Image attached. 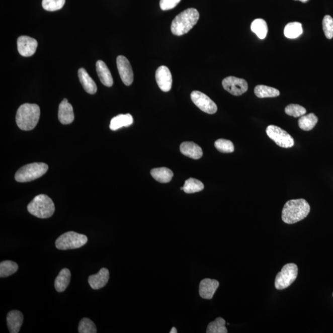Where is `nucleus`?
Masks as SVG:
<instances>
[{"label":"nucleus","mask_w":333,"mask_h":333,"mask_svg":"<svg viewBox=\"0 0 333 333\" xmlns=\"http://www.w3.org/2000/svg\"><path fill=\"white\" fill-rule=\"evenodd\" d=\"M155 80L158 86L163 92L170 91L173 86V77L170 70L165 65L160 66L155 72Z\"/></svg>","instance_id":"f8f14e48"},{"label":"nucleus","mask_w":333,"mask_h":333,"mask_svg":"<svg viewBox=\"0 0 333 333\" xmlns=\"http://www.w3.org/2000/svg\"><path fill=\"white\" fill-rule=\"evenodd\" d=\"M97 72L100 80L104 86L111 87L113 86V78L107 65L102 60H99L96 64Z\"/></svg>","instance_id":"6ab92c4d"},{"label":"nucleus","mask_w":333,"mask_h":333,"mask_svg":"<svg viewBox=\"0 0 333 333\" xmlns=\"http://www.w3.org/2000/svg\"><path fill=\"white\" fill-rule=\"evenodd\" d=\"M117 69L123 83L126 86H130L133 81V72L132 66L126 57L119 56L117 58Z\"/></svg>","instance_id":"9b49d317"},{"label":"nucleus","mask_w":333,"mask_h":333,"mask_svg":"<svg viewBox=\"0 0 333 333\" xmlns=\"http://www.w3.org/2000/svg\"><path fill=\"white\" fill-rule=\"evenodd\" d=\"M222 86L226 91L234 96H240L248 90V84L244 79L233 76L226 77L222 81Z\"/></svg>","instance_id":"9d476101"},{"label":"nucleus","mask_w":333,"mask_h":333,"mask_svg":"<svg viewBox=\"0 0 333 333\" xmlns=\"http://www.w3.org/2000/svg\"><path fill=\"white\" fill-rule=\"evenodd\" d=\"M285 113L288 116L294 117H300L305 115L306 113V109L302 106L296 105V104H290L285 108Z\"/></svg>","instance_id":"473e14b6"},{"label":"nucleus","mask_w":333,"mask_h":333,"mask_svg":"<svg viewBox=\"0 0 333 333\" xmlns=\"http://www.w3.org/2000/svg\"><path fill=\"white\" fill-rule=\"evenodd\" d=\"M302 32V24L298 22H293L286 26L284 34L288 39H294L299 37Z\"/></svg>","instance_id":"bb28decb"},{"label":"nucleus","mask_w":333,"mask_h":333,"mask_svg":"<svg viewBox=\"0 0 333 333\" xmlns=\"http://www.w3.org/2000/svg\"><path fill=\"white\" fill-rule=\"evenodd\" d=\"M181 0H160V7L163 11L173 9Z\"/></svg>","instance_id":"c9c22d12"},{"label":"nucleus","mask_w":333,"mask_h":333,"mask_svg":"<svg viewBox=\"0 0 333 333\" xmlns=\"http://www.w3.org/2000/svg\"><path fill=\"white\" fill-rule=\"evenodd\" d=\"M298 275V267L293 263L286 264L281 272L276 276L275 286L278 290H283L291 286L296 280Z\"/></svg>","instance_id":"0eeeda50"},{"label":"nucleus","mask_w":333,"mask_h":333,"mask_svg":"<svg viewBox=\"0 0 333 333\" xmlns=\"http://www.w3.org/2000/svg\"><path fill=\"white\" fill-rule=\"evenodd\" d=\"M133 122V117L130 114H120L112 119L109 127L111 130L116 131L124 127H129Z\"/></svg>","instance_id":"412c9836"},{"label":"nucleus","mask_w":333,"mask_h":333,"mask_svg":"<svg viewBox=\"0 0 333 333\" xmlns=\"http://www.w3.org/2000/svg\"><path fill=\"white\" fill-rule=\"evenodd\" d=\"M310 211V206L304 199H292L286 202L282 211V220L288 224H293L304 220Z\"/></svg>","instance_id":"f257e3e1"},{"label":"nucleus","mask_w":333,"mask_h":333,"mask_svg":"<svg viewBox=\"0 0 333 333\" xmlns=\"http://www.w3.org/2000/svg\"><path fill=\"white\" fill-rule=\"evenodd\" d=\"M170 333H177V329L176 327H173V328L171 329Z\"/></svg>","instance_id":"e433bc0d"},{"label":"nucleus","mask_w":333,"mask_h":333,"mask_svg":"<svg viewBox=\"0 0 333 333\" xmlns=\"http://www.w3.org/2000/svg\"><path fill=\"white\" fill-rule=\"evenodd\" d=\"M332 296H333V293H332Z\"/></svg>","instance_id":"ea45409f"},{"label":"nucleus","mask_w":333,"mask_h":333,"mask_svg":"<svg viewBox=\"0 0 333 333\" xmlns=\"http://www.w3.org/2000/svg\"><path fill=\"white\" fill-rule=\"evenodd\" d=\"M214 145L218 151L223 153H231L234 150L233 143L225 139H218L215 142Z\"/></svg>","instance_id":"2f4dec72"},{"label":"nucleus","mask_w":333,"mask_h":333,"mask_svg":"<svg viewBox=\"0 0 333 333\" xmlns=\"http://www.w3.org/2000/svg\"><path fill=\"white\" fill-rule=\"evenodd\" d=\"M18 265L15 262L5 261L0 263V277L5 278L15 274L18 271Z\"/></svg>","instance_id":"cd10ccee"},{"label":"nucleus","mask_w":333,"mask_h":333,"mask_svg":"<svg viewBox=\"0 0 333 333\" xmlns=\"http://www.w3.org/2000/svg\"><path fill=\"white\" fill-rule=\"evenodd\" d=\"M218 286L219 282L217 280L206 278L199 284V295L204 299H212Z\"/></svg>","instance_id":"4468645a"},{"label":"nucleus","mask_w":333,"mask_h":333,"mask_svg":"<svg viewBox=\"0 0 333 333\" xmlns=\"http://www.w3.org/2000/svg\"><path fill=\"white\" fill-rule=\"evenodd\" d=\"M192 102L204 113L214 114L217 111V106L209 97L199 91H193L191 94Z\"/></svg>","instance_id":"1a4fd4ad"},{"label":"nucleus","mask_w":333,"mask_h":333,"mask_svg":"<svg viewBox=\"0 0 333 333\" xmlns=\"http://www.w3.org/2000/svg\"><path fill=\"white\" fill-rule=\"evenodd\" d=\"M78 75L79 80H80V83L82 85L86 92L91 95L96 94L97 92V85L84 68H80L78 69Z\"/></svg>","instance_id":"aec40b11"},{"label":"nucleus","mask_w":333,"mask_h":333,"mask_svg":"<svg viewBox=\"0 0 333 333\" xmlns=\"http://www.w3.org/2000/svg\"><path fill=\"white\" fill-rule=\"evenodd\" d=\"M65 0H43V9L48 12H55L64 7Z\"/></svg>","instance_id":"72a5a7b5"},{"label":"nucleus","mask_w":333,"mask_h":333,"mask_svg":"<svg viewBox=\"0 0 333 333\" xmlns=\"http://www.w3.org/2000/svg\"><path fill=\"white\" fill-rule=\"evenodd\" d=\"M78 332L80 333H96L97 326L95 324L88 318L81 319L78 324Z\"/></svg>","instance_id":"7c9ffc66"},{"label":"nucleus","mask_w":333,"mask_h":333,"mask_svg":"<svg viewBox=\"0 0 333 333\" xmlns=\"http://www.w3.org/2000/svg\"><path fill=\"white\" fill-rule=\"evenodd\" d=\"M226 321L222 317H218L214 321L211 322L207 327V333H227Z\"/></svg>","instance_id":"c85d7f7f"},{"label":"nucleus","mask_w":333,"mask_h":333,"mask_svg":"<svg viewBox=\"0 0 333 333\" xmlns=\"http://www.w3.org/2000/svg\"><path fill=\"white\" fill-rule=\"evenodd\" d=\"M58 119L60 122L64 125L70 124L74 121L72 106L68 103L66 98H64L59 106Z\"/></svg>","instance_id":"2eb2a0df"},{"label":"nucleus","mask_w":333,"mask_h":333,"mask_svg":"<svg viewBox=\"0 0 333 333\" xmlns=\"http://www.w3.org/2000/svg\"><path fill=\"white\" fill-rule=\"evenodd\" d=\"M71 279V273L69 269H64L59 272L54 282V287L59 293H61L66 289L69 286Z\"/></svg>","instance_id":"4be33fe9"},{"label":"nucleus","mask_w":333,"mask_h":333,"mask_svg":"<svg viewBox=\"0 0 333 333\" xmlns=\"http://www.w3.org/2000/svg\"><path fill=\"white\" fill-rule=\"evenodd\" d=\"M182 190L184 191V187H182L181 188H180Z\"/></svg>","instance_id":"58836bf2"},{"label":"nucleus","mask_w":333,"mask_h":333,"mask_svg":"<svg viewBox=\"0 0 333 333\" xmlns=\"http://www.w3.org/2000/svg\"><path fill=\"white\" fill-rule=\"evenodd\" d=\"M48 170L45 163L35 162L22 166L15 175L18 182L26 183L33 181L42 177Z\"/></svg>","instance_id":"39448f33"},{"label":"nucleus","mask_w":333,"mask_h":333,"mask_svg":"<svg viewBox=\"0 0 333 333\" xmlns=\"http://www.w3.org/2000/svg\"><path fill=\"white\" fill-rule=\"evenodd\" d=\"M18 50L21 56H32L37 50L38 42L36 40L28 36H21L17 40Z\"/></svg>","instance_id":"ddd939ff"},{"label":"nucleus","mask_w":333,"mask_h":333,"mask_svg":"<svg viewBox=\"0 0 333 333\" xmlns=\"http://www.w3.org/2000/svg\"><path fill=\"white\" fill-rule=\"evenodd\" d=\"M151 175L156 181L162 184L170 182L174 176L173 172L166 168L152 169Z\"/></svg>","instance_id":"5701e85b"},{"label":"nucleus","mask_w":333,"mask_h":333,"mask_svg":"<svg viewBox=\"0 0 333 333\" xmlns=\"http://www.w3.org/2000/svg\"><path fill=\"white\" fill-rule=\"evenodd\" d=\"M30 214L40 218H50L55 211L52 199L46 195H39L33 199L27 206Z\"/></svg>","instance_id":"20e7f679"},{"label":"nucleus","mask_w":333,"mask_h":333,"mask_svg":"<svg viewBox=\"0 0 333 333\" xmlns=\"http://www.w3.org/2000/svg\"><path fill=\"white\" fill-rule=\"evenodd\" d=\"M40 109L36 104L25 103L18 109L16 121L22 130L30 131L37 126L39 121Z\"/></svg>","instance_id":"f03ea898"},{"label":"nucleus","mask_w":333,"mask_h":333,"mask_svg":"<svg viewBox=\"0 0 333 333\" xmlns=\"http://www.w3.org/2000/svg\"><path fill=\"white\" fill-rule=\"evenodd\" d=\"M109 279V270L102 268L98 274L90 276L89 283L91 288L95 290H98L105 287L107 285Z\"/></svg>","instance_id":"dca6fc26"},{"label":"nucleus","mask_w":333,"mask_h":333,"mask_svg":"<svg viewBox=\"0 0 333 333\" xmlns=\"http://www.w3.org/2000/svg\"><path fill=\"white\" fill-rule=\"evenodd\" d=\"M295 1H300L302 3H304L305 4V3H307L308 2H309L310 0H295Z\"/></svg>","instance_id":"4c0bfd02"},{"label":"nucleus","mask_w":333,"mask_h":333,"mask_svg":"<svg viewBox=\"0 0 333 333\" xmlns=\"http://www.w3.org/2000/svg\"><path fill=\"white\" fill-rule=\"evenodd\" d=\"M251 29L260 39H264L268 32V26L266 21L263 19H257L254 21L251 24Z\"/></svg>","instance_id":"393cba45"},{"label":"nucleus","mask_w":333,"mask_h":333,"mask_svg":"<svg viewBox=\"0 0 333 333\" xmlns=\"http://www.w3.org/2000/svg\"><path fill=\"white\" fill-rule=\"evenodd\" d=\"M180 151L186 156L193 159H199L203 156L201 147L192 141H185L180 145Z\"/></svg>","instance_id":"a211bd4d"},{"label":"nucleus","mask_w":333,"mask_h":333,"mask_svg":"<svg viewBox=\"0 0 333 333\" xmlns=\"http://www.w3.org/2000/svg\"><path fill=\"white\" fill-rule=\"evenodd\" d=\"M323 30L327 39H332L333 37V18L329 15L324 16L323 22Z\"/></svg>","instance_id":"f704fd0d"},{"label":"nucleus","mask_w":333,"mask_h":333,"mask_svg":"<svg viewBox=\"0 0 333 333\" xmlns=\"http://www.w3.org/2000/svg\"><path fill=\"white\" fill-rule=\"evenodd\" d=\"M318 122V117L313 113L304 115L300 117L298 121L299 127L304 131H310L315 127Z\"/></svg>","instance_id":"b1692460"},{"label":"nucleus","mask_w":333,"mask_h":333,"mask_svg":"<svg viewBox=\"0 0 333 333\" xmlns=\"http://www.w3.org/2000/svg\"><path fill=\"white\" fill-rule=\"evenodd\" d=\"M255 94L259 98H275L279 96V90L266 86H258L255 87Z\"/></svg>","instance_id":"a878e982"},{"label":"nucleus","mask_w":333,"mask_h":333,"mask_svg":"<svg viewBox=\"0 0 333 333\" xmlns=\"http://www.w3.org/2000/svg\"><path fill=\"white\" fill-rule=\"evenodd\" d=\"M204 188V185L201 181L195 179L190 178L185 181L184 192L188 194H192L201 192Z\"/></svg>","instance_id":"c756f323"},{"label":"nucleus","mask_w":333,"mask_h":333,"mask_svg":"<svg viewBox=\"0 0 333 333\" xmlns=\"http://www.w3.org/2000/svg\"><path fill=\"white\" fill-rule=\"evenodd\" d=\"M267 135L278 146L284 148H289L294 146V140L287 132L275 125H269L266 129Z\"/></svg>","instance_id":"6e6552de"},{"label":"nucleus","mask_w":333,"mask_h":333,"mask_svg":"<svg viewBox=\"0 0 333 333\" xmlns=\"http://www.w3.org/2000/svg\"><path fill=\"white\" fill-rule=\"evenodd\" d=\"M199 13L195 8H188L177 15L171 25V31L177 36H182L189 32L197 24Z\"/></svg>","instance_id":"7ed1b4c3"},{"label":"nucleus","mask_w":333,"mask_h":333,"mask_svg":"<svg viewBox=\"0 0 333 333\" xmlns=\"http://www.w3.org/2000/svg\"><path fill=\"white\" fill-rule=\"evenodd\" d=\"M88 241V237L74 231H68L60 236L56 241V247L59 250L78 249Z\"/></svg>","instance_id":"423d86ee"},{"label":"nucleus","mask_w":333,"mask_h":333,"mask_svg":"<svg viewBox=\"0 0 333 333\" xmlns=\"http://www.w3.org/2000/svg\"><path fill=\"white\" fill-rule=\"evenodd\" d=\"M7 324L11 333H18L23 325L24 316L20 311L12 310L7 315Z\"/></svg>","instance_id":"f3484780"}]
</instances>
